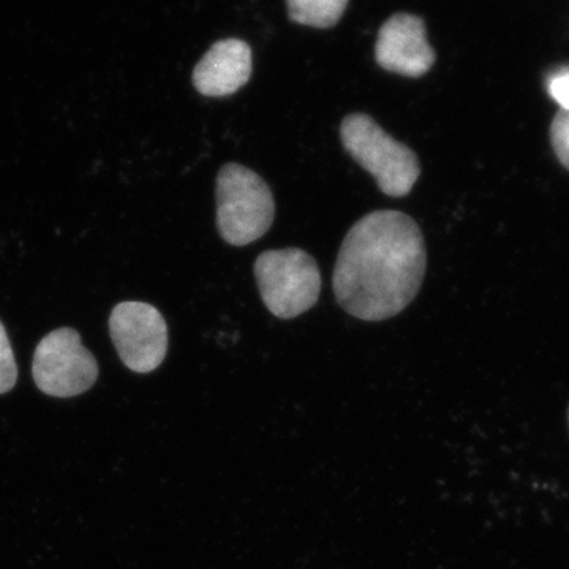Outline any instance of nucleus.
Returning <instances> with one entry per match:
<instances>
[{"mask_svg": "<svg viewBox=\"0 0 569 569\" xmlns=\"http://www.w3.org/2000/svg\"><path fill=\"white\" fill-rule=\"evenodd\" d=\"M426 268L419 224L400 211L370 212L343 239L332 288L351 317L383 321L399 316L417 298Z\"/></svg>", "mask_w": 569, "mask_h": 569, "instance_id": "f257e3e1", "label": "nucleus"}, {"mask_svg": "<svg viewBox=\"0 0 569 569\" xmlns=\"http://www.w3.org/2000/svg\"><path fill=\"white\" fill-rule=\"evenodd\" d=\"M217 228L227 244L244 247L268 233L274 223V194L244 164H224L217 176Z\"/></svg>", "mask_w": 569, "mask_h": 569, "instance_id": "f03ea898", "label": "nucleus"}, {"mask_svg": "<svg viewBox=\"0 0 569 569\" xmlns=\"http://www.w3.org/2000/svg\"><path fill=\"white\" fill-rule=\"evenodd\" d=\"M340 138L347 152L376 178L388 197H407L418 182L421 167L417 153L389 137L370 116L348 114L340 126Z\"/></svg>", "mask_w": 569, "mask_h": 569, "instance_id": "7ed1b4c3", "label": "nucleus"}, {"mask_svg": "<svg viewBox=\"0 0 569 569\" xmlns=\"http://www.w3.org/2000/svg\"><path fill=\"white\" fill-rule=\"evenodd\" d=\"M253 272L264 306L282 320L302 316L320 298V269L305 250H266L254 261Z\"/></svg>", "mask_w": 569, "mask_h": 569, "instance_id": "20e7f679", "label": "nucleus"}, {"mask_svg": "<svg viewBox=\"0 0 569 569\" xmlns=\"http://www.w3.org/2000/svg\"><path fill=\"white\" fill-rule=\"evenodd\" d=\"M32 376L37 388L44 395L69 399L81 396L96 385L99 362L82 346L74 329H56L37 346Z\"/></svg>", "mask_w": 569, "mask_h": 569, "instance_id": "39448f33", "label": "nucleus"}, {"mask_svg": "<svg viewBox=\"0 0 569 569\" xmlns=\"http://www.w3.org/2000/svg\"><path fill=\"white\" fill-rule=\"evenodd\" d=\"M110 335L123 366L133 372H153L167 358V321L151 305L126 301L116 306Z\"/></svg>", "mask_w": 569, "mask_h": 569, "instance_id": "423d86ee", "label": "nucleus"}, {"mask_svg": "<svg viewBox=\"0 0 569 569\" xmlns=\"http://www.w3.org/2000/svg\"><path fill=\"white\" fill-rule=\"evenodd\" d=\"M376 59L381 69L408 78H419L432 69L436 51L427 41L421 18L397 13L378 32Z\"/></svg>", "mask_w": 569, "mask_h": 569, "instance_id": "0eeeda50", "label": "nucleus"}, {"mask_svg": "<svg viewBox=\"0 0 569 569\" xmlns=\"http://www.w3.org/2000/svg\"><path fill=\"white\" fill-rule=\"evenodd\" d=\"M252 77V50L246 41L213 43L193 70V86L204 97L233 96Z\"/></svg>", "mask_w": 569, "mask_h": 569, "instance_id": "6e6552de", "label": "nucleus"}, {"mask_svg": "<svg viewBox=\"0 0 569 569\" xmlns=\"http://www.w3.org/2000/svg\"><path fill=\"white\" fill-rule=\"evenodd\" d=\"M291 20L310 28L328 29L343 17L348 0H287Z\"/></svg>", "mask_w": 569, "mask_h": 569, "instance_id": "1a4fd4ad", "label": "nucleus"}, {"mask_svg": "<svg viewBox=\"0 0 569 569\" xmlns=\"http://www.w3.org/2000/svg\"><path fill=\"white\" fill-rule=\"evenodd\" d=\"M18 367L11 350L6 328L0 323V395L11 391L17 385Z\"/></svg>", "mask_w": 569, "mask_h": 569, "instance_id": "9d476101", "label": "nucleus"}, {"mask_svg": "<svg viewBox=\"0 0 569 569\" xmlns=\"http://www.w3.org/2000/svg\"><path fill=\"white\" fill-rule=\"evenodd\" d=\"M550 141L560 162L569 170V111H561L550 127Z\"/></svg>", "mask_w": 569, "mask_h": 569, "instance_id": "9b49d317", "label": "nucleus"}, {"mask_svg": "<svg viewBox=\"0 0 569 569\" xmlns=\"http://www.w3.org/2000/svg\"><path fill=\"white\" fill-rule=\"evenodd\" d=\"M549 92L552 99L560 104L561 111H569V70L561 71L550 80Z\"/></svg>", "mask_w": 569, "mask_h": 569, "instance_id": "f8f14e48", "label": "nucleus"}]
</instances>
